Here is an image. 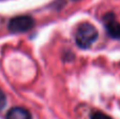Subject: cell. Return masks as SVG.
Instances as JSON below:
<instances>
[{"label":"cell","mask_w":120,"mask_h":119,"mask_svg":"<svg viewBox=\"0 0 120 119\" xmlns=\"http://www.w3.org/2000/svg\"><path fill=\"white\" fill-rule=\"evenodd\" d=\"M5 102H6L5 96H4V94L0 91V110L3 109V107L5 105Z\"/></svg>","instance_id":"cell-6"},{"label":"cell","mask_w":120,"mask_h":119,"mask_svg":"<svg viewBox=\"0 0 120 119\" xmlns=\"http://www.w3.org/2000/svg\"><path fill=\"white\" fill-rule=\"evenodd\" d=\"M98 38V32L93 24L82 23L76 32V43L81 48H89Z\"/></svg>","instance_id":"cell-1"},{"label":"cell","mask_w":120,"mask_h":119,"mask_svg":"<svg viewBox=\"0 0 120 119\" xmlns=\"http://www.w3.org/2000/svg\"><path fill=\"white\" fill-rule=\"evenodd\" d=\"M91 119H112L109 115L104 113H101V112H95V113L92 114Z\"/></svg>","instance_id":"cell-5"},{"label":"cell","mask_w":120,"mask_h":119,"mask_svg":"<svg viewBox=\"0 0 120 119\" xmlns=\"http://www.w3.org/2000/svg\"><path fill=\"white\" fill-rule=\"evenodd\" d=\"M105 29L112 38L120 39V23L115 20L114 17L105 18Z\"/></svg>","instance_id":"cell-3"},{"label":"cell","mask_w":120,"mask_h":119,"mask_svg":"<svg viewBox=\"0 0 120 119\" xmlns=\"http://www.w3.org/2000/svg\"><path fill=\"white\" fill-rule=\"evenodd\" d=\"M35 21L30 16H17L8 22V30L12 33H24L33 29Z\"/></svg>","instance_id":"cell-2"},{"label":"cell","mask_w":120,"mask_h":119,"mask_svg":"<svg viewBox=\"0 0 120 119\" xmlns=\"http://www.w3.org/2000/svg\"><path fill=\"white\" fill-rule=\"evenodd\" d=\"M6 119H32V116L27 110L20 107H16L8 112Z\"/></svg>","instance_id":"cell-4"}]
</instances>
